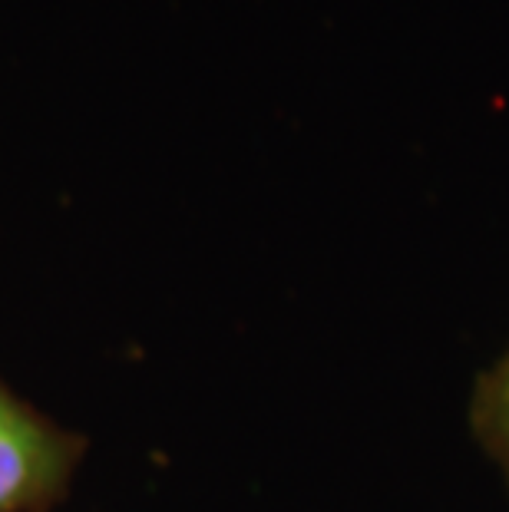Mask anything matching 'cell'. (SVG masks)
I'll return each mask as SVG.
<instances>
[{"label":"cell","mask_w":509,"mask_h":512,"mask_svg":"<svg viewBox=\"0 0 509 512\" xmlns=\"http://www.w3.org/2000/svg\"><path fill=\"white\" fill-rule=\"evenodd\" d=\"M80 456L77 433L57 427L0 380V512H47L60 503Z\"/></svg>","instance_id":"cell-1"},{"label":"cell","mask_w":509,"mask_h":512,"mask_svg":"<svg viewBox=\"0 0 509 512\" xmlns=\"http://www.w3.org/2000/svg\"><path fill=\"white\" fill-rule=\"evenodd\" d=\"M470 433L500 470L509 493V347L476 377L470 397Z\"/></svg>","instance_id":"cell-2"}]
</instances>
